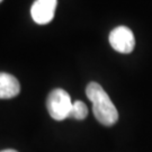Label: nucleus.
Masks as SVG:
<instances>
[{"instance_id":"obj_1","label":"nucleus","mask_w":152,"mask_h":152,"mask_svg":"<svg viewBox=\"0 0 152 152\" xmlns=\"http://www.w3.org/2000/svg\"><path fill=\"white\" fill-rule=\"evenodd\" d=\"M86 95L92 103V112L96 120L105 126H112L118 121V112L107 92L97 82L88 83Z\"/></svg>"},{"instance_id":"obj_2","label":"nucleus","mask_w":152,"mask_h":152,"mask_svg":"<svg viewBox=\"0 0 152 152\" xmlns=\"http://www.w3.org/2000/svg\"><path fill=\"white\" fill-rule=\"evenodd\" d=\"M71 98L64 89L56 88L49 94L46 99V108L50 116L55 121H63L69 117L72 108Z\"/></svg>"},{"instance_id":"obj_3","label":"nucleus","mask_w":152,"mask_h":152,"mask_svg":"<svg viewBox=\"0 0 152 152\" xmlns=\"http://www.w3.org/2000/svg\"><path fill=\"white\" fill-rule=\"evenodd\" d=\"M109 44L118 53H131L135 46L134 34L126 26H117L109 34Z\"/></svg>"},{"instance_id":"obj_4","label":"nucleus","mask_w":152,"mask_h":152,"mask_svg":"<svg viewBox=\"0 0 152 152\" xmlns=\"http://www.w3.org/2000/svg\"><path fill=\"white\" fill-rule=\"evenodd\" d=\"M58 0H36L31 8L33 20L38 25H45L54 18Z\"/></svg>"},{"instance_id":"obj_5","label":"nucleus","mask_w":152,"mask_h":152,"mask_svg":"<svg viewBox=\"0 0 152 152\" xmlns=\"http://www.w3.org/2000/svg\"><path fill=\"white\" fill-rule=\"evenodd\" d=\"M20 91V85L14 76L0 72V99L16 97Z\"/></svg>"},{"instance_id":"obj_6","label":"nucleus","mask_w":152,"mask_h":152,"mask_svg":"<svg viewBox=\"0 0 152 152\" xmlns=\"http://www.w3.org/2000/svg\"><path fill=\"white\" fill-rule=\"evenodd\" d=\"M88 115V108L86 106V104L80 100H77L72 105V108H71L70 115L69 117L70 118H75V120H85Z\"/></svg>"},{"instance_id":"obj_7","label":"nucleus","mask_w":152,"mask_h":152,"mask_svg":"<svg viewBox=\"0 0 152 152\" xmlns=\"http://www.w3.org/2000/svg\"><path fill=\"white\" fill-rule=\"evenodd\" d=\"M0 152H18V151H16V150H11V149H8V150H2V151H0Z\"/></svg>"},{"instance_id":"obj_8","label":"nucleus","mask_w":152,"mask_h":152,"mask_svg":"<svg viewBox=\"0 0 152 152\" xmlns=\"http://www.w3.org/2000/svg\"><path fill=\"white\" fill-rule=\"evenodd\" d=\"M1 1H2V0H0V2H1Z\"/></svg>"}]
</instances>
